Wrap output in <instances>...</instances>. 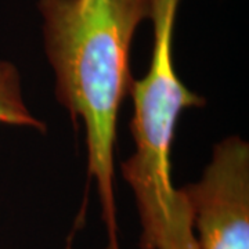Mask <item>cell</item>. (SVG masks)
<instances>
[{
	"mask_svg": "<svg viewBox=\"0 0 249 249\" xmlns=\"http://www.w3.org/2000/svg\"><path fill=\"white\" fill-rule=\"evenodd\" d=\"M154 0H39L55 96L86 127L88 178L97 183L109 249H118L114 148L121 104L129 94V57Z\"/></svg>",
	"mask_w": 249,
	"mask_h": 249,
	"instance_id": "6da1fadb",
	"label": "cell"
},
{
	"mask_svg": "<svg viewBox=\"0 0 249 249\" xmlns=\"http://www.w3.org/2000/svg\"><path fill=\"white\" fill-rule=\"evenodd\" d=\"M180 0H154V49L150 71L133 80L130 130L136 151L122 172L136 196L142 219V249H199L191 212L181 190L170 178V148L181 111L202 107L205 100L190 91L173 68L172 39Z\"/></svg>",
	"mask_w": 249,
	"mask_h": 249,
	"instance_id": "7a4b0ae2",
	"label": "cell"
},
{
	"mask_svg": "<svg viewBox=\"0 0 249 249\" xmlns=\"http://www.w3.org/2000/svg\"><path fill=\"white\" fill-rule=\"evenodd\" d=\"M180 190L199 249H249L248 142H219L201 181Z\"/></svg>",
	"mask_w": 249,
	"mask_h": 249,
	"instance_id": "3957f363",
	"label": "cell"
},
{
	"mask_svg": "<svg viewBox=\"0 0 249 249\" xmlns=\"http://www.w3.org/2000/svg\"><path fill=\"white\" fill-rule=\"evenodd\" d=\"M0 124L31 126L42 133L46 132V124L31 115L24 103L16 67L4 61H0Z\"/></svg>",
	"mask_w": 249,
	"mask_h": 249,
	"instance_id": "277c9868",
	"label": "cell"
}]
</instances>
